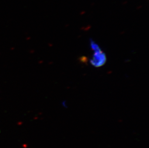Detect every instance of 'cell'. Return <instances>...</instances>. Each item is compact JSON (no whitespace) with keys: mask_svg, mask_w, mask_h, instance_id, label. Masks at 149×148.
<instances>
[{"mask_svg":"<svg viewBox=\"0 0 149 148\" xmlns=\"http://www.w3.org/2000/svg\"><path fill=\"white\" fill-rule=\"evenodd\" d=\"M92 49L94 50L91 63L96 67H100L103 66L106 62V57L104 53L100 49L99 46L95 43H91Z\"/></svg>","mask_w":149,"mask_h":148,"instance_id":"obj_1","label":"cell"}]
</instances>
